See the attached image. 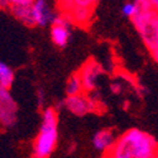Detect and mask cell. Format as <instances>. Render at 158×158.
<instances>
[{"instance_id":"1","label":"cell","mask_w":158,"mask_h":158,"mask_svg":"<svg viewBox=\"0 0 158 158\" xmlns=\"http://www.w3.org/2000/svg\"><path fill=\"white\" fill-rule=\"evenodd\" d=\"M106 156L113 158H156L158 157V143L146 131L131 128L116 138Z\"/></svg>"},{"instance_id":"2","label":"cell","mask_w":158,"mask_h":158,"mask_svg":"<svg viewBox=\"0 0 158 158\" xmlns=\"http://www.w3.org/2000/svg\"><path fill=\"white\" fill-rule=\"evenodd\" d=\"M58 142V118L55 109L47 108L42 114V123L33 143V156L47 158L53 153Z\"/></svg>"},{"instance_id":"3","label":"cell","mask_w":158,"mask_h":158,"mask_svg":"<svg viewBox=\"0 0 158 158\" xmlns=\"http://www.w3.org/2000/svg\"><path fill=\"white\" fill-rule=\"evenodd\" d=\"M134 28L140 34L149 51L158 47V11L154 9L139 10L131 18Z\"/></svg>"},{"instance_id":"4","label":"cell","mask_w":158,"mask_h":158,"mask_svg":"<svg viewBox=\"0 0 158 158\" xmlns=\"http://www.w3.org/2000/svg\"><path fill=\"white\" fill-rule=\"evenodd\" d=\"M29 27H47L60 15L49 0H33L29 4Z\"/></svg>"},{"instance_id":"5","label":"cell","mask_w":158,"mask_h":158,"mask_svg":"<svg viewBox=\"0 0 158 158\" xmlns=\"http://www.w3.org/2000/svg\"><path fill=\"white\" fill-rule=\"evenodd\" d=\"M18 120V105L8 87L0 86V125L14 127Z\"/></svg>"},{"instance_id":"6","label":"cell","mask_w":158,"mask_h":158,"mask_svg":"<svg viewBox=\"0 0 158 158\" xmlns=\"http://www.w3.org/2000/svg\"><path fill=\"white\" fill-rule=\"evenodd\" d=\"M72 20L67 15H58L57 19L51 24V41L55 46L63 48L69 44L72 34Z\"/></svg>"},{"instance_id":"7","label":"cell","mask_w":158,"mask_h":158,"mask_svg":"<svg viewBox=\"0 0 158 158\" xmlns=\"http://www.w3.org/2000/svg\"><path fill=\"white\" fill-rule=\"evenodd\" d=\"M64 108L76 116H84L95 110V102L84 94L67 96L64 100Z\"/></svg>"},{"instance_id":"8","label":"cell","mask_w":158,"mask_h":158,"mask_svg":"<svg viewBox=\"0 0 158 158\" xmlns=\"http://www.w3.org/2000/svg\"><path fill=\"white\" fill-rule=\"evenodd\" d=\"M85 91H94L98 86V81L100 76L102 75V67L96 61H89L86 62L81 70L78 71Z\"/></svg>"},{"instance_id":"9","label":"cell","mask_w":158,"mask_h":158,"mask_svg":"<svg viewBox=\"0 0 158 158\" xmlns=\"http://www.w3.org/2000/svg\"><path fill=\"white\" fill-rule=\"evenodd\" d=\"M116 142V137L110 129H101L94 134L91 143L95 151L106 156Z\"/></svg>"},{"instance_id":"10","label":"cell","mask_w":158,"mask_h":158,"mask_svg":"<svg viewBox=\"0 0 158 158\" xmlns=\"http://www.w3.org/2000/svg\"><path fill=\"white\" fill-rule=\"evenodd\" d=\"M84 84H82V80L78 73H75L72 75L67 84H66V94L67 96H71V95H77V94H82L84 93Z\"/></svg>"},{"instance_id":"11","label":"cell","mask_w":158,"mask_h":158,"mask_svg":"<svg viewBox=\"0 0 158 158\" xmlns=\"http://www.w3.org/2000/svg\"><path fill=\"white\" fill-rule=\"evenodd\" d=\"M13 82H14V71L9 64L0 61V86L10 89Z\"/></svg>"},{"instance_id":"12","label":"cell","mask_w":158,"mask_h":158,"mask_svg":"<svg viewBox=\"0 0 158 158\" xmlns=\"http://www.w3.org/2000/svg\"><path fill=\"white\" fill-rule=\"evenodd\" d=\"M139 10H140V8H139V4H138L137 0H135V2H128V3H125L122 6L123 15L125 18H129V19L133 18Z\"/></svg>"},{"instance_id":"13","label":"cell","mask_w":158,"mask_h":158,"mask_svg":"<svg viewBox=\"0 0 158 158\" xmlns=\"http://www.w3.org/2000/svg\"><path fill=\"white\" fill-rule=\"evenodd\" d=\"M32 2L33 0H6L9 8L17 6V5H23V4H28V3H32Z\"/></svg>"},{"instance_id":"14","label":"cell","mask_w":158,"mask_h":158,"mask_svg":"<svg viewBox=\"0 0 158 158\" xmlns=\"http://www.w3.org/2000/svg\"><path fill=\"white\" fill-rule=\"evenodd\" d=\"M110 90L114 94H120L122 90H123V85L120 82H111L110 84Z\"/></svg>"},{"instance_id":"15","label":"cell","mask_w":158,"mask_h":158,"mask_svg":"<svg viewBox=\"0 0 158 158\" xmlns=\"http://www.w3.org/2000/svg\"><path fill=\"white\" fill-rule=\"evenodd\" d=\"M151 53H152V56H153L154 61L158 63V47H157V48H154L153 51H151Z\"/></svg>"},{"instance_id":"16","label":"cell","mask_w":158,"mask_h":158,"mask_svg":"<svg viewBox=\"0 0 158 158\" xmlns=\"http://www.w3.org/2000/svg\"><path fill=\"white\" fill-rule=\"evenodd\" d=\"M148 2L151 3L152 8H153L154 10H157V11H158V0H148Z\"/></svg>"},{"instance_id":"17","label":"cell","mask_w":158,"mask_h":158,"mask_svg":"<svg viewBox=\"0 0 158 158\" xmlns=\"http://www.w3.org/2000/svg\"><path fill=\"white\" fill-rule=\"evenodd\" d=\"M0 8H9L6 0H0Z\"/></svg>"}]
</instances>
